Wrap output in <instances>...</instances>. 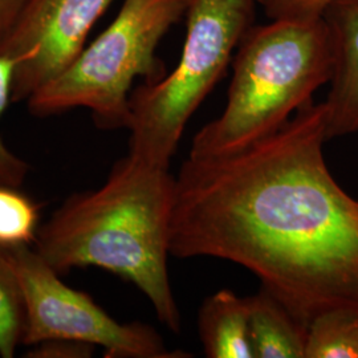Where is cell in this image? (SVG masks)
<instances>
[{"instance_id": "6da1fadb", "label": "cell", "mask_w": 358, "mask_h": 358, "mask_svg": "<svg viewBox=\"0 0 358 358\" xmlns=\"http://www.w3.org/2000/svg\"><path fill=\"white\" fill-rule=\"evenodd\" d=\"M327 110L310 103L236 153L189 157L176 177L170 254L251 271L297 317L358 310V201L327 166Z\"/></svg>"}, {"instance_id": "7a4b0ae2", "label": "cell", "mask_w": 358, "mask_h": 358, "mask_svg": "<svg viewBox=\"0 0 358 358\" xmlns=\"http://www.w3.org/2000/svg\"><path fill=\"white\" fill-rule=\"evenodd\" d=\"M176 177L128 154L103 186L75 192L40 226L34 248L60 275L72 269L112 272L133 282L170 331H180L167 257Z\"/></svg>"}, {"instance_id": "3957f363", "label": "cell", "mask_w": 358, "mask_h": 358, "mask_svg": "<svg viewBox=\"0 0 358 358\" xmlns=\"http://www.w3.org/2000/svg\"><path fill=\"white\" fill-rule=\"evenodd\" d=\"M332 72V41L321 15L251 27L239 43L226 108L196 133L189 157L229 155L272 136L313 103Z\"/></svg>"}, {"instance_id": "277c9868", "label": "cell", "mask_w": 358, "mask_h": 358, "mask_svg": "<svg viewBox=\"0 0 358 358\" xmlns=\"http://www.w3.org/2000/svg\"><path fill=\"white\" fill-rule=\"evenodd\" d=\"M192 0H124L109 27L75 62L34 93L31 115L50 117L85 108L97 128L128 129L130 94L137 77L154 83L165 76L157 48L170 28L186 16Z\"/></svg>"}, {"instance_id": "5b68a950", "label": "cell", "mask_w": 358, "mask_h": 358, "mask_svg": "<svg viewBox=\"0 0 358 358\" xmlns=\"http://www.w3.org/2000/svg\"><path fill=\"white\" fill-rule=\"evenodd\" d=\"M257 0H192L186 38L170 75L130 94L129 153L169 167L192 115L222 78L251 28Z\"/></svg>"}, {"instance_id": "8992f818", "label": "cell", "mask_w": 358, "mask_h": 358, "mask_svg": "<svg viewBox=\"0 0 358 358\" xmlns=\"http://www.w3.org/2000/svg\"><path fill=\"white\" fill-rule=\"evenodd\" d=\"M23 291L26 328L23 345L69 340L105 349V357L186 358L169 350L153 327L115 320L90 294L60 279V273L32 247L7 250Z\"/></svg>"}, {"instance_id": "52a82bcc", "label": "cell", "mask_w": 358, "mask_h": 358, "mask_svg": "<svg viewBox=\"0 0 358 358\" xmlns=\"http://www.w3.org/2000/svg\"><path fill=\"white\" fill-rule=\"evenodd\" d=\"M115 0H31L0 55L16 62L13 103L27 101L75 62Z\"/></svg>"}, {"instance_id": "ba28073f", "label": "cell", "mask_w": 358, "mask_h": 358, "mask_svg": "<svg viewBox=\"0 0 358 358\" xmlns=\"http://www.w3.org/2000/svg\"><path fill=\"white\" fill-rule=\"evenodd\" d=\"M333 48L327 110L328 140L358 133V0H333L321 13Z\"/></svg>"}, {"instance_id": "9c48e42d", "label": "cell", "mask_w": 358, "mask_h": 358, "mask_svg": "<svg viewBox=\"0 0 358 358\" xmlns=\"http://www.w3.org/2000/svg\"><path fill=\"white\" fill-rule=\"evenodd\" d=\"M245 299L254 358H306L309 324L263 285Z\"/></svg>"}, {"instance_id": "30bf717a", "label": "cell", "mask_w": 358, "mask_h": 358, "mask_svg": "<svg viewBox=\"0 0 358 358\" xmlns=\"http://www.w3.org/2000/svg\"><path fill=\"white\" fill-rule=\"evenodd\" d=\"M199 337L210 358H254L247 299L229 289L207 297L198 316Z\"/></svg>"}, {"instance_id": "8fae6325", "label": "cell", "mask_w": 358, "mask_h": 358, "mask_svg": "<svg viewBox=\"0 0 358 358\" xmlns=\"http://www.w3.org/2000/svg\"><path fill=\"white\" fill-rule=\"evenodd\" d=\"M306 358H358V310L337 308L308 325Z\"/></svg>"}, {"instance_id": "7c38bea8", "label": "cell", "mask_w": 358, "mask_h": 358, "mask_svg": "<svg viewBox=\"0 0 358 358\" xmlns=\"http://www.w3.org/2000/svg\"><path fill=\"white\" fill-rule=\"evenodd\" d=\"M40 205L20 187L0 183V248L35 244L40 230Z\"/></svg>"}, {"instance_id": "4fadbf2b", "label": "cell", "mask_w": 358, "mask_h": 358, "mask_svg": "<svg viewBox=\"0 0 358 358\" xmlns=\"http://www.w3.org/2000/svg\"><path fill=\"white\" fill-rule=\"evenodd\" d=\"M26 307L19 278L7 250L0 248V356L13 358L23 344Z\"/></svg>"}, {"instance_id": "5bb4252c", "label": "cell", "mask_w": 358, "mask_h": 358, "mask_svg": "<svg viewBox=\"0 0 358 358\" xmlns=\"http://www.w3.org/2000/svg\"><path fill=\"white\" fill-rule=\"evenodd\" d=\"M16 62L0 55V120L13 103V77ZM29 171V165L23 158L13 153L0 136V183L22 187Z\"/></svg>"}, {"instance_id": "9a60e30c", "label": "cell", "mask_w": 358, "mask_h": 358, "mask_svg": "<svg viewBox=\"0 0 358 358\" xmlns=\"http://www.w3.org/2000/svg\"><path fill=\"white\" fill-rule=\"evenodd\" d=\"M333 0H257L269 19L320 16Z\"/></svg>"}, {"instance_id": "2e32d148", "label": "cell", "mask_w": 358, "mask_h": 358, "mask_svg": "<svg viewBox=\"0 0 358 358\" xmlns=\"http://www.w3.org/2000/svg\"><path fill=\"white\" fill-rule=\"evenodd\" d=\"M94 346L69 340H48L38 343L27 352L31 358H87L92 356Z\"/></svg>"}, {"instance_id": "e0dca14e", "label": "cell", "mask_w": 358, "mask_h": 358, "mask_svg": "<svg viewBox=\"0 0 358 358\" xmlns=\"http://www.w3.org/2000/svg\"><path fill=\"white\" fill-rule=\"evenodd\" d=\"M31 0H0V45L10 35Z\"/></svg>"}]
</instances>
